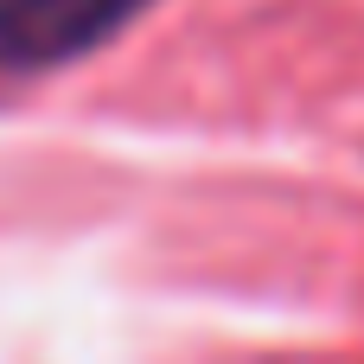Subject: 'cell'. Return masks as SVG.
Wrapping results in <instances>:
<instances>
[{
	"mask_svg": "<svg viewBox=\"0 0 364 364\" xmlns=\"http://www.w3.org/2000/svg\"><path fill=\"white\" fill-rule=\"evenodd\" d=\"M141 6L147 0H0V77L77 58Z\"/></svg>",
	"mask_w": 364,
	"mask_h": 364,
	"instance_id": "cell-1",
	"label": "cell"
}]
</instances>
